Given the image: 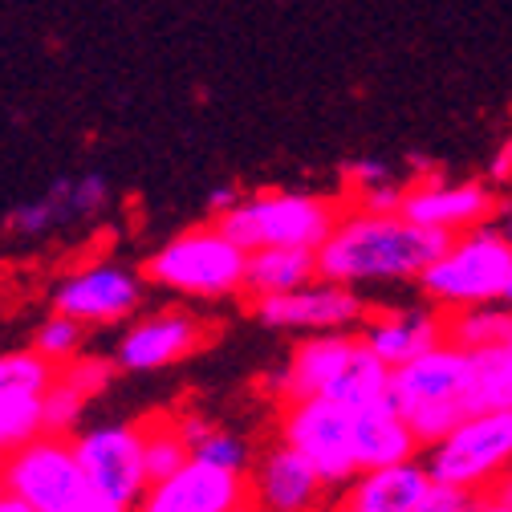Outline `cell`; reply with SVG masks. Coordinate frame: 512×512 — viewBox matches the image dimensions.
<instances>
[{"instance_id":"83f0119b","label":"cell","mask_w":512,"mask_h":512,"mask_svg":"<svg viewBox=\"0 0 512 512\" xmlns=\"http://www.w3.org/2000/svg\"><path fill=\"white\" fill-rule=\"evenodd\" d=\"M86 403H90V395L78 391L74 382H66V378L57 374V378L49 382V391H45V431H53V435H70V431L78 427Z\"/></svg>"},{"instance_id":"2e32d148","label":"cell","mask_w":512,"mask_h":512,"mask_svg":"<svg viewBox=\"0 0 512 512\" xmlns=\"http://www.w3.org/2000/svg\"><path fill=\"white\" fill-rule=\"evenodd\" d=\"M248 488H252L256 512H317L330 484L297 447L277 443L252 464Z\"/></svg>"},{"instance_id":"e0dca14e","label":"cell","mask_w":512,"mask_h":512,"mask_svg":"<svg viewBox=\"0 0 512 512\" xmlns=\"http://www.w3.org/2000/svg\"><path fill=\"white\" fill-rule=\"evenodd\" d=\"M358 334L382 362L395 370V366L427 354L431 346H439L447 338V322H443V313L435 305H403V309L370 313Z\"/></svg>"},{"instance_id":"9a60e30c","label":"cell","mask_w":512,"mask_h":512,"mask_svg":"<svg viewBox=\"0 0 512 512\" xmlns=\"http://www.w3.org/2000/svg\"><path fill=\"white\" fill-rule=\"evenodd\" d=\"M252 508V488L244 472L216 468L191 456L179 472L151 484L135 512H244Z\"/></svg>"},{"instance_id":"4316f807","label":"cell","mask_w":512,"mask_h":512,"mask_svg":"<svg viewBox=\"0 0 512 512\" xmlns=\"http://www.w3.org/2000/svg\"><path fill=\"white\" fill-rule=\"evenodd\" d=\"M191 456H196V460H208V464H216V468L244 472V476H248V468H252L248 443H244L236 431L220 427V423H208V431H204L196 443H191Z\"/></svg>"},{"instance_id":"5b68a950","label":"cell","mask_w":512,"mask_h":512,"mask_svg":"<svg viewBox=\"0 0 512 512\" xmlns=\"http://www.w3.org/2000/svg\"><path fill=\"white\" fill-rule=\"evenodd\" d=\"M342 208L317 191L297 187H261L236 200L232 212H224L216 224L240 240L248 252L256 248H305L317 252L334 232Z\"/></svg>"},{"instance_id":"30bf717a","label":"cell","mask_w":512,"mask_h":512,"mask_svg":"<svg viewBox=\"0 0 512 512\" xmlns=\"http://www.w3.org/2000/svg\"><path fill=\"white\" fill-rule=\"evenodd\" d=\"M252 313L265 330L313 338V334H354V330H362L366 317H370V305L358 289L317 277V281H309L293 293L252 301Z\"/></svg>"},{"instance_id":"8fae6325","label":"cell","mask_w":512,"mask_h":512,"mask_svg":"<svg viewBox=\"0 0 512 512\" xmlns=\"http://www.w3.org/2000/svg\"><path fill=\"white\" fill-rule=\"evenodd\" d=\"M143 297H147L143 269L135 273L118 261H94L53 285V313L74 317L86 330L122 326V322H135L139 317Z\"/></svg>"},{"instance_id":"f1b7e54d","label":"cell","mask_w":512,"mask_h":512,"mask_svg":"<svg viewBox=\"0 0 512 512\" xmlns=\"http://www.w3.org/2000/svg\"><path fill=\"white\" fill-rule=\"evenodd\" d=\"M114 370H118V366H114V358H102V354H78L74 362H66L57 374L66 378V382H74L78 391H86V395L94 399V395H102V391H106V382L114 378Z\"/></svg>"},{"instance_id":"60d3db41","label":"cell","mask_w":512,"mask_h":512,"mask_svg":"<svg viewBox=\"0 0 512 512\" xmlns=\"http://www.w3.org/2000/svg\"><path fill=\"white\" fill-rule=\"evenodd\" d=\"M504 346H512V334H508V342H504Z\"/></svg>"},{"instance_id":"4dcf8cb0","label":"cell","mask_w":512,"mask_h":512,"mask_svg":"<svg viewBox=\"0 0 512 512\" xmlns=\"http://www.w3.org/2000/svg\"><path fill=\"white\" fill-rule=\"evenodd\" d=\"M476 504V492L460 488V484H447V480H431L427 492L419 496L415 512H468Z\"/></svg>"},{"instance_id":"44dd1931","label":"cell","mask_w":512,"mask_h":512,"mask_svg":"<svg viewBox=\"0 0 512 512\" xmlns=\"http://www.w3.org/2000/svg\"><path fill=\"white\" fill-rule=\"evenodd\" d=\"M472 407L476 411H512V346L472 350Z\"/></svg>"},{"instance_id":"3957f363","label":"cell","mask_w":512,"mask_h":512,"mask_svg":"<svg viewBox=\"0 0 512 512\" xmlns=\"http://www.w3.org/2000/svg\"><path fill=\"white\" fill-rule=\"evenodd\" d=\"M472 378H476L472 350H464L452 338H443L427 354L391 370V403L411 423L415 439L423 447H431L464 415L476 411L472 407Z\"/></svg>"},{"instance_id":"8d00e7d4","label":"cell","mask_w":512,"mask_h":512,"mask_svg":"<svg viewBox=\"0 0 512 512\" xmlns=\"http://www.w3.org/2000/svg\"><path fill=\"white\" fill-rule=\"evenodd\" d=\"M496 228L508 236V244H512V204L508 208H500V216H496Z\"/></svg>"},{"instance_id":"7402d4cb","label":"cell","mask_w":512,"mask_h":512,"mask_svg":"<svg viewBox=\"0 0 512 512\" xmlns=\"http://www.w3.org/2000/svg\"><path fill=\"white\" fill-rule=\"evenodd\" d=\"M512 334V305L496 301V305H476V309H464L447 322V338L460 342L464 350H492V346H504Z\"/></svg>"},{"instance_id":"d6986e66","label":"cell","mask_w":512,"mask_h":512,"mask_svg":"<svg viewBox=\"0 0 512 512\" xmlns=\"http://www.w3.org/2000/svg\"><path fill=\"white\" fill-rule=\"evenodd\" d=\"M419 439L411 431V423L395 411V403H378V407H362L358 411V468H391V464H407L419 452Z\"/></svg>"},{"instance_id":"d4e9b609","label":"cell","mask_w":512,"mask_h":512,"mask_svg":"<svg viewBox=\"0 0 512 512\" xmlns=\"http://www.w3.org/2000/svg\"><path fill=\"white\" fill-rule=\"evenodd\" d=\"M143 452H147V476H151V484H159L191 460V443L183 439L175 419H147L143 423Z\"/></svg>"},{"instance_id":"f35d334b","label":"cell","mask_w":512,"mask_h":512,"mask_svg":"<svg viewBox=\"0 0 512 512\" xmlns=\"http://www.w3.org/2000/svg\"><path fill=\"white\" fill-rule=\"evenodd\" d=\"M504 305H512V277H508V289H504Z\"/></svg>"},{"instance_id":"1f68e13d","label":"cell","mask_w":512,"mask_h":512,"mask_svg":"<svg viewBox=\"0 0 512 512\" xmlns=\"http://www.w3.org/2000/svg\"><path fill=\"white\" fill-rule=\"evenodd\" d=\"M70 512H135V508H126V504H118V500H110V496H102V492H86Z\"/></svg>"},{"instance_id":"cb8c5ba5","label":"cell","mask_w":512,"mask_h":512,"mask_svg":"<svg viewBox=\"0 0 512 512\" xmlns=\"http://www.w3.org/2000/svg\"><path fill=\"white\" fill-rule=\"evenodd\" d=\"M346 183H350V196H354L358 208H370V212H403L407 183H399L391 167H382L374 159L354 163L346 171Z\"/></svg>"},{"instance_id":"277c9868","label":"cell","mask_w":512,"mask_h":512,"mask_svg":"<svg viewBox=\"0 0 512 512\" xmlns=\"http://www.w3.org/2000/svg\"><path fill=\"white\" fill-rule=\"evenodd\" d=\"M147 285L187 297V301H224L240 297L248 285V248L232 240L216 220L196 224L143 261Z\"/></svg>"},{"instance_id":"7bdbcfd3","label":"cell","mask_w":512,"mask_h":512,"mask_svg":"<svg viewBox=\"0 0 512 512\" xmlns=\"http://www.w3.org/2000/svg\"><path fill=\"white\" fill-rule=\"evenodd\" d=\"M342 512H346V508H342Z\"/></svg>"},{"instance_id":"74e56055","label":"cell","mask_w":512,"mask_h":512,"mask_svg":"<svg viewBox=\"0 0 512 512\" xmlns=\"http://www.w3.org/2000/svg\"><path fill=\"white\" fill-rule=\"evenodd\" d=\"M500 496H504V500H508V504H512V476H508V480H504V484H500Z\"/></svg>"},{"instance_id":"836d02e7","label":"cell","mask_w":512,"mask_h":512,"mask_svg":"<svg viewBox=\"0 0 512 512\" xmlns=\"http://www.w3.org/2000/svg\"><path fill=\"white\" fill-rule=\"evenodd\" d=\"M236 200H240V191H236V187H216V191H212V216L220 220L224 212L236 208Z\"/></svg>"},{"instance_id":"484cf974","label":"cell","mask_w":512,"mask_h":512,"mask_svg":"<svg viewBox=\"0 0 512 512\" xmlns=\"http://www.w3.org/2000/svg\"><path fill=\"white\" fill-rule=\"evenodd\" d=\"M82 342H86V326L74 322V317H66V313H49L33 334V350L45 362H53L57 370L82 354Z\"/></svg>"},{"instance_id":"8992f818","label":"cell","mask_w":512,"mask_h":512,"mask_svg":"<svg viewBox=\"0 0 512 512\" xmlns=\"http://www.w3.org/2000/svg\"><path fill=\"white\" fill-rule=\"evenodd\" d=\"M508 277H512V244L496 224H484L447 240V248L419 277V289L427 305L464 313L476 305L504 301Z\"/></svg>"},{"instance_id":"d590c367","label":"cell","mask_w":512,"mask_h":512,"mask_svg":"<svg viewBox=\"0 0 512 512\" xmlns=\"http://www.w3.org/2000/svg\"><path fill=\"white\" fill-rule=\"evenodd\" d=\"M468 512H512V504L504 496H488V500H476Z\"/></svg>"},{"instance_id":"f546056e","label":"cell","mask_w":512,"mask_h":512,"mask_svg":"<svg viewBox=\"0 0 512 512\" xmlns=\"http://www.w3.org/2000/svg\"><path fill=\"white\" fill-rule=\"evenodd\" d=\"M5 228L13 232V236H49V232H57L61 228V220H57V208L49 204V196H37L33 204H21V208H13L9 212V220H5Z\"/></svg>"},{"instance_id":"ffe728a7","label":"cell","mask_w":512,"mask_h":512,"mask_svg":"<svg viewBox=\"0 0 512 512\" xmlns=\"http://www.w3.org/2000/svg\"><path fill=\"white\" fill-rule=\"evenodd\" d=\"M309 281H317V252H305V248H256V252H248L244 293L252 301L293 293Z\"/></svg>"},{"instance_id":"603a6c76","label":"cell","mask_w":512,"mask_h":512,"mask_svg":"<svg viewBox=\"0 0 512 512\" xmlns=\"http://www.w3.org/2000/svg\"><path fill=\"white\" fill-rule=\"evenodd\" d=\"M49 204L57 208V220H61V228L66 224H74V220H90V216H98L106 204H110V183H106V175H66V179H57L49 191Z\"/></svg>"},{"instance_id":"ab89813d","label":"cell","mask_w":512,"mask_h":512,"mask_svg":"<svg viewBox=\"0 0 512 512\" xmlns=\"http://www.w3.org/2000/svg\"><path fill=\"white\" fill-rule=\"evenodd\" d=\"M0 476H5V456H0Z\"/></svg>"},{"instance_id":"ba28073f","label":"cell","mask_w":512,"mask_h":512,"mask_svg":"<svg viewBox=\"0 0 512 512\" xmlns=\"http://www.w3.org/2000/svg\"><path fill=\"white\" fill-rule=\"evenodd\" d=\"M281 443L322 472L326 484H350L358 468V411L330 399H297L281 407Z\"/></svg>"},{"instance_id":"9c48e42d","label":"cell","mask_w":512,"mask_h":512,"mask_svg":"<svg viewBox=\"0 0 512 512\" xmlns=\"http://www.w3.org/2000/svg\"><path fill=\"white\" fill-rule=\"evenodd\" d=\"M0 488L17 492L21 500H29L41 512H70L90 492V480L82 472L74 439L41 431L33 443H25L13 456H5Z\"/></svg>"},{"instance_id":"d6a6232c","label":"cell","mask_w":512,"mask_h":512,"mask_svg":"<svg viewBox=\"0 0 512 512\" xmlns=\"http://www.w3.org/2000/svg\"><path fill=\"white\" fill-rule=\"evenodd\" d=\"M492 179H512V139H504L492 155Z\"/></svg>"},{"instance_id":"b9f144b4","label":"cell","mask_w":512,"mask_h":512,"mask_svg":"<svg viewBox=\"0 0 512 512\" xmlns=\"http://www.w3.org/2000/svg\"><path fill=\"white\" fill-rule=\"evenodd\" d=\"M244 512H256V508H244Z\"/></svg>"},{"instance_id":"52a82bcc","label":"cell","mask_w":512,"mask_h":512,"mask_svg":"<svg viewBox=\"0 0 512 512\" xmlns=\"http://www.w3.org/2000/svg\"><path fill=\"white\" fill-rule=\"evenodd\" d=\"M431 480L460 484L468 492L504 484L512 476V411H472L443 439L427 447Z\"/></svg>"},{"instance_id":"5bb4252c","label":"cell","mask_w":512,"mask_h":512,"mask_svg":"<svg viewBox=\"0 0 512 512\" xmlns=\"http://www.w3.org/2000/svg\"><path fill=\"white\" fill-rule=\"evenodd\" d=\"M403 212L415 224L435 228L443 236H464L472 228L496 224L500 200L492 196V187L480 183V179H439V175H427L419 183H407Z\"/></svg>"},{"instance_id":"7a4b0ae2","label":"cell","mask_w":512,"mask_h":512,"mask_svg":"<svg viewBox=\"0 0 512 512\" xmlns=\"http://www.w3.org/2000/svg\"><path fill=\"white\" fill-rule=\"evenodd\" d=\"M281 403L330 399L342 407H378L391 403V366L382 362L362 334H313L293 346L285 366L273 378Z\"/></svg>"},{"instance_id":"e575fe53","label":"cell","mask_w":512,"mask_h":512,"mask_svg":"<svg viewBox=\"0 0 512 512\" xmlns=\"http://www.w3.org/2000/svg\"><path fill=\"white\" fill-rule=\"evenodd\" d=\"M0 512H41V508H33L29 500H21V496L9 492V488H0Z\"/></svg>"},{"instance_id":"4fadbf2b","label":"cell","mask_w":512,"mask_h":512,"mask_svg":"<svg viewBox=\"0 0 512 512\" xmlns=\"http://www.w3.org/2000/svg\"><path fill=\"white\" fill-rule=\"evenodd\" d=\"M204 342H208L204 317H196L191 309H179V305H167L155 313H139L135 322L122 330L110 358L126 374H151V370H167V366L191 358Z\"/></svg>"},{"instance_id":"7c38bea8","label":"cell","mask_w":512,"mask_h":512,"mask_svg":"<svg viewBox=\"0 0 512 512\" xmlns=\"http://www.w3.org/2000/svg\"><path fill=\"white\" fill-rule=\"evenodd\" d=\"M82 472L94 492L135 508L147 488V452H143V423H102L82 435H74Z\"/></svg>"},{"instance_id":"6da1fadb","label":"cell","mask_w":512,"mask_h":512,"mask_svg":"<svg viewBox=\"0 0 512 512\" xmlns=\"http://www.w3.org/2000/svg\"><path fill=\"white\" fill-rule=\"evenodd\" d=\"M447 240L452 236L415 224L407 212H370L354 204L338 216L334 232L317 248V277L350 289L391 281L419 285Z\"/></svg>"},{"instance_id":"ac0fdd59","label":"cell","mask_w":512,"mask_h":512,"mask_svg":"<svg viewBox=\"0 0 512 512\" xmlns=\"http://www.w3.org/2000/svg\"><path fill=\"white\" fill-rule=\"evenodd\" d=\"M427 484H431V472L419 460L358 472L346 492V512H415Z\"/></svg>"}]
</instances>
